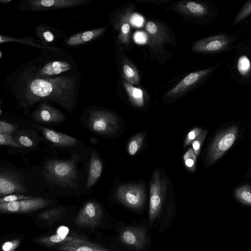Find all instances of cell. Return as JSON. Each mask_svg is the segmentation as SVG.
<instances>
[{
	"label": "cell",
	"mask_w": 251,
	"mask_h": 251,
	"mask_svg": "<svg viewBox=\"0 0 251 251\" xmlns=\"http://www.w3.org/2000/svg\"><path fill=\"white\" fill-rule=\"evenodd\" d=\"M165 182L161 179L159 172L156 170L150 183L149 218L152 223L159 215L165 194Z\"/></svg>",
	"instance_id": "8992f818"
},
{
	"label": "cell",
	"mask_w": 251,
	"mask_h": 251,
	"mask_svg": "<svg viewBox=\"0 0 251 251\" xmlns=\"http://www.w3.org/2000/svg\"><path fill=\"white\" fill-rule=\"evenodd\" d=\"M16 128L17 127L11 124L0 121V133L10 135Z\"/></svg>",
	"instance_id": "e575fe53"
},
{
	"label": "cell",
	"mask_w": 251,
	"mask_h": 251,
	"mask_svg": "<svg viewBox=\"0 0 251 251\" xmlns=\"http://www.w3.org/2000/svg\"><path fill=\"white\" fill-rule=\"evenodd\" d=\"M51 202L41 197L32 198L10 202L0 203V212L3 213H25L41 209Z\"/></svg>",
	"instance_id": "52a82bcc"
},
{
	"label": "cell",
	"mask_w": 251,
	"mask_h": 251,
	"mask_svg": "<svg viewBox=\"0 0 251 251\" xmlns=\"http://www.w3.org/2000/svg\"><path fill=\"white\" fill-rule=\"evenodd\" d=\"M105 29L106 27H103L79 32L69 37L66 44L69 46H75L86 43L100 36Z\"/></svg>",
	"instance_id": "ac0fdd59"
},
{
	"label": "cell",
	"mask_w": 251,
	"mask_h": 251,
	"mask_svg": "<svg viewBox=\"0 0 251 251\" xmlns=\"http://www.w3.org/2000/svg\"><path fill=\"white\" fill-rule=\"evenodd\" d=\"M41 244L47 246H51L57 244H63L68 243L76 244H90L93 243L87 240L84 237L76 235L54 234L41 238L39 240Z\"/></svg>",
	"instance_id": "e0dca14e"
},
{
	"label": "cell",
	"mask_w": 251,
	"mask_h": 251,
	"mask_svg": "<svg viewBox=\"0 0 251 251\" xmlns=\"http://www.w3.org/2000/svg\"><path fill=\"white\" fill-rule=\"evenodd\" d=\"M229 41V38L226 36H213L197 41L193 49L196 51L204 53L222 50L227 47Z\"/></svg>",
	"instance_id": "8fae6325"
},
{
	"label": "cell",
	"mask_w": 251,
	"mask_h": 251,
	"mask_svg": "<svg viewBox=\"0 0 251 251\" xmlns=\"http://www.w3.org/2000/svg\"><path fill=\"white\" fill-rule=\"evenodd\" d=\"M202 131V129L200 127H196L191 130L187 134L185 141L184 146H186L195 140Z\"/></svg>",
	"instance_id": "d590c367"
},
{
	"label": "cell",
	"mask_w": 251,
	"mask_h": 251,
	"mask_svg": "<svg viewBox=\"0 0 251 251\" xmlns=\"http://www.w3.org/2000/svg\"><path fill=\"white\" fill-rule=\"evenodd\" d=\"M69 229L65 226L59 227L57 230V234L58 235H67Z\"/></svg>",
	"instance_id": "ab89813d"
},
{
	"label": "cell",
	"mask_w": 251,
	"mask_h": 251,
	"mask_svg": "<svg viewBox=\"0 0 251 251\" xmlns=\"http://www.w3.org/2000/svg\"><path fill=\"white\" fill-rule=\"evenodd\" d=\"M122 76L131 85L138 84L139 75L135 66L127 59H124L122 64Z\"/></svg>",
	"instance_id": "7402d4cb"
},
{
	"label": "cell",
	"mask_w": 251,
	"mask_h": 251,
	"mask_svg": "<svg viewBox=\"0 0 251 251\" xmlns=\"http://www.w3.org/2000/svg\"><path fill=\"white\" fill-rule=\"evenodd\" d=\"M125 244L135 249L143 248L148 241L146 231L139 227H128L123 229L120 235Z\"/></svg>",
	"instance_id": "7c38bea8"
},
{
	"label": "cell",
	"mask_w": 251,
	"mask_h": 251,
	"mask_svg": "<svg viewBox=\"0 0 251 251\" xmlns=\"http://www.w3.org/2000/svg\"><path fill=\"white\" fill-rule=\"evenodd\" d=\"M236 198L242 203L250 205L251 204V189L248 185L239 187L235 191Z\"/></svg>",
	"instance_id": "484cf974"
},
{
	"label": "cell",
	"mask_w": 251,
	"mask_h": 251,
	"mask_svg": "<svg viewBox=\"0 0 251 251\" xmlns=\"http://www.w3.org/2000/svg\"><path fill=\"white\" fill-rule=\"evenodd\" d=\"M89 0H31L20 4L23 10L44 11L63 8L85 4Z\"/></svg>",
	"instance_id": "ba28073f"
},
{
	"label": "cell",
	"mask_w": 251,
	"mask_h": 251,
	"mask_svg": "<svg viewBox=\"0 0 251 251\" xmlns=\"http://www.w3.org/2000/svg\"><path fill=\"white\" fill-rule=\"evenodd\" d=\"M0 145L12 146L21 148L22 145L17 142L10 135L0 133Z\"/></svg>",
	"instance_id": "d6a6232c"
},
{
	"label": "cell",
	"mask_w": 251,
	"mask_h": 251,
	"mask_svg": "<svg viewBox=\"0 0 251 251\" xmlns=\"http://www.w3.org/2000/svg\"><path fill=\"white\" fill-rule=\"evenodd\" d=\"M6 42H17L42 49L50 48L49 47H45L36 43L34 41V39L32 38L25 37L24 38H16L5 35H0V43H3Z\"/></svg>",
	"instance_id": "d4e9b609"
},
{
	"label": "cell",
	"mask_w": 251,
	"mask_h": 251,
	"mask_svg": "<svg viewBox=\"0 0 251 251\" xmlns=\"http://www.w3.org/2000/svg\"><path fill=\"white\" fill-rule=\"evenodd\" d=\"M179 9L184 12L197 16H201L207 13L205 7L200 3L193 1H188L179 5Z\"/></svg>",
	"instance_id": "603a6c76"
},
{
	"label": "cell",
	"mask_w": 251,
	"mask_h": 251,
	"mask_svg": "<svg viewBox=\"0 0 251 251\" xmlns=\"http://www.w3.org/2000/svg\"><path fill=\"white\" fill-rule=\"evenodd\" d=\"M123 84L131 103L135 106L142 107L145 102L142 90L133 86L125 80L123 81Z\"/></svg>",
	"instance_id": "ffe728a7"
},
{
	"label": "cell",
	"mask_w": 251,
	"mask_h": 251,
	"mask_svg": "<svg viewBox=\"0 0 251 251\" xmlns=\"http://www.w3.org/2000/svg\"><path fill=\"white\" fill-rule=\"evenodd\" d=\"M36 127L41 131L47 140L55 146L74 147L78 143L76 139L68 135L44 126H36Z\"/></svg>",
	"instance_id": "9a60e30c"
},
{
	"label": "cell",
	"mask_w": 251,
	"mask_h": 251,
	"mask_svg": "<svg viewBox=\"0 0 251 251\" xmlns=\"http://www.w3.org/2000/svg\"><path fill=\"white\" fill-rule=\"evenodd\" d=\"M251 13V1L249 0L245 4L234 19V24L238 23L248 16Z\"/></svg>",
	"instance_id": "1f68e13d"
},
{
	"label": "cell",
	"mask_w": 251,
	"mask_h": 251,
	"mask_svg": "<svg viewBox=\"0 0 251 251\" xmlns=\"http://www.w3.org/2000/svg\"><path fill=\"white\" fill-rule=\"evenodd\" d=\"M183 161L186 167L195 171L196 167L197 156L192 149H189L183 155Z\"/></svg>",
	"instance_id": "f1b7e54d"
},
{
	"label": "cell",
	"mask_w": 251,
	"mask_h": 251,
	"mask_svg": "<svg viewBox=\"0 0 251 251\" xmlns=\"http://www.w3.org/2000/svg\"><path fill=\"white\" fill-rule=\"evenodd\" d=\"M103 164L95 152H91L86 188L93 186L99 179L102 173Z\"/></svg>",
	"instance_id": "d6986e66"
},
{
	"label": "cell",
	"mask_w": 251,
	"mask_h": 251,
	"mask_svg": "<svg viewBox=\"0 0 251 251\" xmlns=\"http://www.w3.org/2000/svg\"><path fill=\"white\" fill-rule=\"evenodd\" d=\"M8 78V89L19 106L51 101L68 111L73 108L76 83L72 77H33L13 73Z\"/></svg>",
	"instance_id": "6da1fadb"
},
{
	"label": "cell",
	"mask_w": 251,
	"mask_h": 251,
	"mask_svg": "<svg viewBox=\"0 0 251 251\" xmlns=\"http://www.w3.org/2000/svg\"><path fill=\"white\" fill-rule=\"evenodd\" d=\"M32 197L27 196L23 194H11L6 195L0 198V203L10 202L21 200H25L32 198Z\"/></svg>",
	"instance_id": "836d02e7"
},
{
	"label": "cell",
	"mask_w": 251,
	"mask_h": 251,
	"mask_svg": "<svg viewBox=\"0 0 251 251\" xmlns=\"http://www.w3.org/2000/svg\"><path fill=\"white\" fill-rule=\"evenodd\" d=\"M116 198L123 204L133 209H139L146 199L145 190L141 183L120 184L115 191Z\"/></svg>",
	"instance_id": "3957f363"
},
{
	"label": "cell",
	"mask_w": 251,
	"mask_h": 251,
	"mask_svg": "<svg viewBox=\"0 0 251 251\" xmlns=\"http://www.w3.org/2000/svg\"><path fill=\"white\" fill-rule=\"evenodd\" d=\"M79 157L75 154L69 160H53L47 162L42 173L52 185L65 188H78V174L77 165Z\"/></svg>",
	"instance_id": "7a4b0ae2"
},
{
	"label": "cell",
	"mask_w": 251,
	"mask_h": 251,
	"mask_svg": "<svg viewBox=\"0 0 251 251\" xmlns=\"http://www.w3.org/2000/svg\"><path fill=\"white\" fill-rule=\"evenodd\" d=\"M35 32L43 44L50 43L54 40L53 33L43 25H39L36 27Z\"/></svg>",
	"instance_id": "4316f807"
},
{
	"label": "cell",
	"mask_w": 251,
	"mask_h": 251,
	"mask_svg": "<svg viewBox=\"0 0 251 251\" xmlns=\"http://www.w3.org/2000/svg\"><path fill=\"white\" fill-rule=\"evenodd\" d=\"M87 125L92 131L104 135L113 134L119 127L117 116L110 111L103 110L90 111Z\"/></svg>",
	"instance_id": "277c9868"
},
{
	"label": "cell",
	"mask_w": 251,
	"mask_h": 251,
	"mask_svg": "<svg viewBox=\"0 0 251 251\" xmlns=\"http://www.w3.org/2000/svg\"><path fill=\"white\" fill-rule=\"evenodd\" d=\"M145 137V133L140 132L129 140L127 145V151L129 155L133 156L139 151L143 143Z\"/></svg>",
	"instance_id": "cb8c5ba5"
},
{
	"label": "cell",
	"mask_w": 251,
	"mask_h": 251,
	"mask_svg": "<svg viewBox=\"0 0 251 251\" xmlns=\"http://www.w3.org/2000/svg\"><path fill=\"white\" fill-rule=\"evenodd\" d=\"M66 212L63 208H56L50 209L40 214V217L46 221L52 222L61 217Z\"/></svg>",
	"instance_id": "83f0119b"
},
{
	"label": "cell",
	"mask_w": 251,
	"mask_h": 251,
	"mask_svg": "<svg viewBox=\"0 0 251 251\" xmlns=\"http://www.w3.org/2000/svg\"><path fill=\"white\" fill-rule=\"evenodd\" d=\"M136 41L140 44H143L146 42L147 37L146 34L143 32H137L135 36Z\"/></svg>",
	"instance_id": "f35d334b"
},
{
	"label": "cell",
	"mask_w": 251,
	"mask_h": 251,
	"mask_svg": "<svg viewBox=\"0 0 251 251\" xmlns=\"http://www.w3.org/2000/svg\"><path fill=\"white\" fill-rule=\"evenodd\" d=\"M19 240L7 241L2 245V249L3 251H14L19 246Z\"/></svg>",
	"instance_id": "8d00e7d4"
},
{
	"label": "cell",
	"mask_w": 251,
	"mask_h": 251,
	"mask_svg": "<svg viewBox=\"0 0 251 251\" xmlns=\"http://www.w3.org/2000/svg\"><path fill=\"white\" fill-rule=\"evenodd\" d=\"M61 251H113L105 249L97 244L68 243L59 245L57 248Z\"/></svg>",
	"instance_id": "44dd1931"
},
{
	"label": "cell",
	"mask_w": 251,
	"mask_h": 251,
	"mask_svg": "<svg viewBox=\"0 0 251 251\" xmlns=\"http://www.w3.org/2000/svg\"><path fill=\"white\" fill-rule=\"evenodd\" d=\"M127 11L121 14L115 24V27L118 31V40L119 44L128 46L130 43V23Z\"/></svg>",
	"instance_id": "2e32d148"
},
{
	"label": "cell",
	"mask_w": 251,
	"mask_h": 251,
	"mask_svg": "<svg viewBox=\"0 0 251 251\" xmlns=\"http://www.w3.org/2000/svg\"><path fill=\"white\" fill-rule=\"evenodd\" d=\"M210 71V69H207L189 74L169 91L166 96L168 97H174L181 95L199 82L208 74Z\"/></svg>",
	"instance_id": "5bb4252c"
},
{
	"label": "cell",
	"mask_w": 251,
	"mask_h": 251,
	"mask_svg": "<svg viewBox=\"0 0 251 251\" xmlns=\"http://www.w3.org/2000/svg\"><path fill=\"white\" fill-rule=\"evenodd\" d=\"M33 117L36 121L44 123H58L65 119L62 112L44 101L38 106Z\"/></svg>",
	"instance_id": "4fadbf2b"
},
{
	"label": "cell",
	"mask_w": 251,
	"mask_h": 251,
	"mask_svg": "<svg viewBox=\"0 0 251 251\" xmlns=\"http://www.w3.org/2000/svg\"><path fill=\"white\" fill-rule=\"evenodd\" d=\"M207 132L208 131L206 130H202L199 136L192 142L193 150L196 156L199 155L200 153L201 147L204 141Z\"/></svg>",
	"instance_id": "4dcf8cb0"
},
{
	"label": "cell",
	"mask_w": 251,
	"mask_h": 251,
	"mask_svg": "<svg viewBox=\"0 0 251 251\" xmlns=\"http://www.w3.org/2000/svg\"><path fill=\"white\" fill-rule=\"evenodd\" d=\"M237 132L238 128L234 126L222 131L216 137L208 150L206 159L208 164L213 163L232 146Z\"/></svg>",
	"instance_id": "5b68a950"
},
{
	"label": "cell",
	"mask_w": 251,
	"mask_h": 251,
	"mask_svg": "<svg viewBox=\"0 0 251 251\" xmlns=\"http://www.w3.org/2000/svg\"><path fill=\"white\" fill-rule=\"evenodd\" d=\"M26 188L18 176L0 171V196L24 193L26 191Z\"/></svg>",
	"instance_id": "30bf717a"
},
{
	"label": "cell",
	"mask_w": 251,
	"mask_h": 251,
	"mask_svg": "<svg viewBox=\"0 0 251 251\" xmlns=\"http://www.w3.org/2000/svg\"><path fill=\"white\" fill-rule=\"evenodd\" d=\"M102 217L100 206L97 202L86 203L80 210L75 219V223L81 227H95L100 223Z\"/></svg>",
	"instance_id": "9c48e42d"
},
{
	"label": "cell",
	"mask_w": 251,
	"mask_h": 251,
	"mask_svg": "<svg viewBox=\"0 0 251 251\" xmlns=\"http://www.w3.org/2000/svg\"><path fill=\"white\" fill-rule=\"evenodd\" d=\"M251 65L249 58L245 56H241L238 59L237 68L242 75H246L250 71Z\"/></svg>",
	"instance_id": "f546056e"
},
{
	"label": "cell",
	"mask_w": 251,
	"mask_h": 251,
	"mask_svg": "<svg viewBox=\"0 0 251 251\" xmlns=\"http://www.w3.org/2000/svg\"><path fill=\"white\" fill-rule=\"evenodd\" d=\"M20 144L26 147H31L33 146V141L27 136H21L19 138Z\"/></svg>",
	"instance_id": "74e56055"
}]
</instances>
